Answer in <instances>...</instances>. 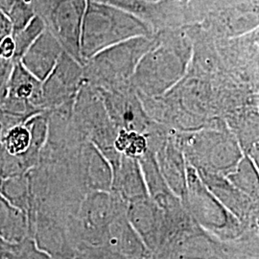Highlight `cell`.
I'll return each instance as SVG.
<instances>
[{
	"instance_id": "obj_1",
	"label": "cell",
	"mask_w": 259,
	"mask_h": 259,
	"mask_svg": "<svg viewBox=\"0 0 259 259\" xmlns=\"http://www.w3.org/2000/svg\"><path fill=\"white\" fill-rule=\"evenodd\" d=\"M62 54L63 48L57 37L50 31L45 30L19 62L27 71L44 83L54 70Z\"/></svg>"
},
{
	"instance_id": "obj_2",
	"label": "cell",
	"mask_w": 259,
	"mask_h": 259,
	"mask_svg": "<svg viewBox=\"0 0 259 259\" xmlns=\"http://www.w3.org/2000/svg\"><path fill=\"white\" fill-rule=\"evenodd\" d=\"M83 7L81 0H63L52 14V23L65 47L74 56L80 54Z\"/></svg>"
},
{
	"instance_id": "obj_3",
	"label": "cell",
	"mask_w": 259,
	"mask_h": 259,
	"mask_svg": "<svg viewBox=\"0 0 259 259\" xmlns=\"http://www.w3.org/2000/svg\"><path fill=\"white\" fill-rule=\"evenodd\" d=\"M0 196L26 214L30 228L35 217V208L29 174L0 179Z\"/></svg>"
},
{
	"instance_id": "obj_4",
	"label": "cell",
	"mask_w": 259,
	"mask_h": 259,
	"mask_svg": "<svg viewBox=\"0 0 259 259\" xmlns=\"http://www.w3.org/2000/svg\"><path fill=\"white\" fill-rule=\"evenodd\" d=\"M27 237L29 222L26 214L0 196V239L7 243H19Z\"/></svg>"
},
{
	"instance_id": "obj_5",
	"label": "cell",
	"mask_w": 259,
	"mask_h": 259,
	"mask_svg": "<svg viewBox=\"0 0 259 259\" xmlns=\"http://www.w3.org/2000/svg\"><path fill=\"white\" fill-rule=\"evenodd\" d=\"M31 142V134L25 124L16 125L7 130L0 139L3 150L13 157H20L27 152Z\"/></svg>"
},
{
	"instance_id": "obj_6",
	"label": "cell",
	"mask_w": 259,
	"mask_h": 259,
	"mask_svg": "<svg viewBox=\"0 0 259 259\" xmlns=\"http://www.w3.org/2000/svg\"><path fill=\"white\" fill-rule=\"evenodd\" d=\"M0 10L9 19L13 34L25 27L36 16L26 0H0Z\"/></svg>"
},
{
	"instance_id": "obj_7",
	"label": "cell",
	"mask_w": 259,
	"mask_h": 259,
	"mask_svg": "<svg viewBox=\"0 0 259 259\" xmlns=\"http://www.w3.org/2000/svg\"><path fill=\"white\" fill-rule=\"evenodd\" d=\"M46 30V24L44 20L39 17L35 16L27 25L19 32L12 35V37L15 42V57L16 61H19L20 58L25 54L29 49L40 36V34Z\"/></svg>"
},
{
	"instance_id": "obj_8",
	"label": "cell",
	"mask_w": 259,
	"mask_h": 259,
	"mask_svg": "<svg viewBox=\"0 0 259 259\" xmlns=\"http://www.w3.org/2000/svg\"><path fill=\"white\" fill-rule=\"evenodd\" d=\"M3 259H52L46 252L37 249L30 237L19 243H7L0 239Z\"/></svg>"
},
{
	"instance_id": "obj_9",
	"label": "cell",
	"mask_w": 259,
	"mask_h": 259,
	"mask_svg": "<svg viewBox=\"0 0 259 259\" xmlns=\"http://www.w3.org/2000/svg\"><path fill=\"white\" fill-rule=\"evenodd\" d=\"M13 65L7 60L0 59V108L5 102L8 93V81Z\"/></svg>"
},
{
	"instance_id": "obj_10",
	"label": "cell",
	"mask_w": 259,
	"mask_h": 259,
	"mask_svg": "<svg viewBox=\"0 0 259 259\" xmlns=\"http://www.w3.org/2000/svg\"><path fill=\"white\" fill-rule=\"evenodd\" d=\"M15 42L12 36L5 37L0 41V59L10 61L15 57Z\"/></svg>"
},
{
	"instance_id": "obj_11",
	"label": "cell",
	"mask_w": 259,
	"mask_h": 259,
	"mask_svg": "<svg viewBox=\"0 0 259 259\" xmlns=\"http://www.w3.org/2000/svg\"><path fill=\"white\" fill-rule=\"evenodd\" d=\"M13 34V27L8 18L0 10V41Z\"/></svg>"
},
{
	"instance_id": "obj_12",
	"label": "cell",
	"mask_w": 259,
	"mask_h": 259,
	"mask_svg": "<svg viewBox=\"0 0 259 259\" xmlns=\"http://www.w3.org/2000/svg\"><path fill=\"white\" fill-rule=\"evenodd\" d=\"M0 259H3V251H2V248H1V244H0Z\"/></svg>"
},
{
	"instance_id": "obj_13",
	"label": "cell",
	"mask_w": 259,
	"mask_h": 259,
	"mask_svg": "<svg viewBox=\"0 0 259 259\" xmlns=\"http://www.w3.org/2000/svg\"><path fill=\"white\" fill-rule=\"evenodd\" d=\"M73 259H84L83 258V256H75L74 258Z\"/></svg>"
},
{
	"instance_id": "obj_14",
	"label": "cell",
	"mask_w": 259,
	"mask_h": 259,
	"mask_svg": "<svg viewBox=\"0 0 259 259\" xmlns=\"http://www.w3.org/2000/svg\"><path fill=\"white\" fill-rule=\"evenodd\" d=\"M0 138H1V131H0Z\"/></svg>"
}]
</instances>
